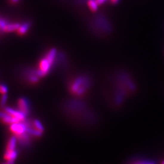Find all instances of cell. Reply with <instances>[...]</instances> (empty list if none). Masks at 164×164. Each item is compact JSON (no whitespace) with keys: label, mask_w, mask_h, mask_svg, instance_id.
<instances>
[{"label":"cell","mask_w":164,"mask_h":164,"mask_svg":"<svg viewBox=\"0 0 164 164\" xmlns=\"http://www.w3.org/2000/svg\"><path fill=\"white\" fill-rule=\"evenodd\" d=\"M106 1L107 0H96V1L98 4V5H102V4H104Z\"/></svg>","instance_id":"7c38bea8"},{"label":"cell","mask_w":164,"mask_h":164,"mask_svg":"<svg viewBox=\"0 0 164 164\" xmlns=\"http://www.w3.org/2000/svg\"><path fill=\"white\" fill-rule=\"evenodd\" d=\"M18 139L16 136L12 135L7 141L6 150L7 151H13L16 148V145H17Z\"/></svg>","instance_id":"5b68a950"},{"label":"cell","mask_w":164,"mask_h":164,"mask_svg":"<svg viewBox=\"0 0 164 164\" xmlns=\"http://www.w3.org/2000/svg\"><path fill=\"white\" fill-rule=\"evenodd\" d=\"M27 121H21L10 124L9 129L12 135L18 137L27 132Z\"/></svg>","instance_id":"3957f363"},{"label":"cell","mask_w":164,"mask_h":164,"mask_svg":"<svg viewBox=\"0 0 164 164\" xmlns=\"http://www.w3.org/2000/svg\"><path fill=\"white\" fill-rule=\"evenodd\" d=\"M3 164H7V163H3Z\"/></svg>","instance_id":"9a60e30c"},{"label":"cell","mask_w":164,"mask_h":164,"mask_svg":"<svg viewBox=\"0 0 164 164\" xmlns=\"http://www.w3.org/2000/svg\"><path fill=\"white\" fill-rule=\"evenodd\" d=\"M30 28V24L29 23H25L21 24L18 29L17 30V33L20 35H24L28 32Z\"/></svg>","instance_id":"ba28073f"},{"label":"cell","mask_w":164,"mask_h":164,"mask_svg":"<svg viewBox=\"0 0 164 164\" xmlns=\"http://www.w3.org/2000/svg\"><path fill=\"white\" fill-rule=\"evenodd\" d=\"M7 101V95L3 94L0 98V108L4 109L6 107V105Z\"/></svg>","instance_id":"30bf717a"},{"label":"cell","mask_w":164,"mask_h":164,"mask_svg":"<svg viewBox=\"0 0 164 164\" xmlns=\"http://www.w3.org/2000/svg\"><path fill=\"white\" fill-rule=\"evenodd\" d=\"M21 24L19 23H7L3 29V32H12L14 31H17Z\"/></svg>","instance_id":"52a82bcc"},{"label":"cell","mask_w":164,"mask_h":164,"mask_svg":"<svg viewBox=\"0 0 164 164\" xmlns=\"http://www.w3.org/2000/svg\"><path fill=\"white\" fill-rule=\"evenodd\" d=\"M29 122L30 125L34 129L39 131H40V132L43 133L44 131V128L43 124L41 123V122H40V120H39L38 119H34V120H32Z\"/></svg>","instance_id":"8992f818"},{"label":"cell","mask_w":164,"mask_h":164,"mask_svg":"<svg viewBox=\"0 0 164 164\" xmlns=\"http://www.w3.org/2000/svg\"><path fill=\"white\" fill-rule=\"evenodd\" d=\"M88 5L92 12H96L97 11L98 9V4L96 1V0H89L88 2Z\"/></svg>","instance_id":"9c48e42d"},{"label":"cell","mask_w":164,"mask_h":164,"mask_svg":"<svg viewBox=\"0 0 164 164\" xmlns=\"http://www.w3.org/2000/svg\"><path fill=\"white\" fill-rule=\"evenodd\" d=\"M111 1L113 4H116L119 1V0H111Z\"/></svg>","instance_id":"5bb4252c"},{"label":"cell","mask_w":164,"mask_h":164,"mask_svg":"<svg viewBox=\"0 0 164 164\" xmlns=\"http://www.w3.org/2000/svg\"><path fill=\"white\" fill-rule=\"evenodd\" d=\"M89 80L83 76H79L72 80L69 85L70 92L76 96L83 95L89 87Z\"/></svg>","instance_id":"7a4b0ae2"},{"label":"cell","mask_w":164,"mask_h":164,"mask_svg":"<svg viewBox=\"0 0 164 164\" xmlns=\"http://www.w3.org/2000/svg\"><path fill=\"white\" fill-rule=\"evenodd\" d=\"M8 92V88L5 84H0V94L1 95L7 94Z\"/></svg>","instance_id":"8fae6325"},{"label":"cell","mask_w":164,"mask_h":164,"mask_svg":"<svg viewBox=\"0 0 164 164\" xmlns=\"http://www.w3.org/2000/svg\"><path fill=\"white\" fill-rule=\"evenodd\" d=\"M0 21H1V20H0Z\"/></svg>","instance_id":"2e32d148"},{"label":"cell","mask_w":164,"mask_h":164,"mask_svg":"<svg viewBox=\"0 0 164 164\" xmlns=\"http://www.w3.org/2000/svg\"><path fill=\"white\" fill-rule=\"evenodd\" d=\"M20 1V0H10V2L12 3H16Z\"/></svg>","instance_id":"4fadbf2b"},{"label":"cell","mask_w":164,"mask_h":164,"mask_svg":"<svg viewBox=\"0 0 164 164\" xmlns=\"http://www.w3.org/2000/svg\"><path fill=\"white\" fill-rule=\"evenodd\" d=\"M18 109L22 112L27 117L30 114L31 106L30 101L26 97H21L18 99L16 102Z\"/></svg>","instance_id":"277c9868"},{"label":"cell","mask_w":164,"mask_h":164,"mask_svg":"<svg viewBox=\"0 0 164 164\" xmlns=\"http://www.w3.org/2000/svg\"><path fill=\"white\" fill-rule=\"evenodd\" d=\"M57 56V50L52 48L48 51L46 56L41 58L38 63V69L36 71L40 77H43L49 74Z\"/></svg>","instance_id":"6da1fadb"}]
</instances>
